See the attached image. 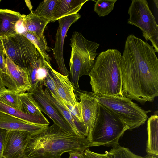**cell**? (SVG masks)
Returning a JSON list of instances; mask_svg holds the SVG:
<instances>
[{
	"instance_id": "cell-1",
	"label": "cell",
	"mask_w": 158,
	"mask_h": 158,
	"mask_svg": "<svg viewBox=\"0 0 158 158\" xmlns=\"http://www.w3.org/2000/svg\"><path fill=\"white\" fill-rule=\"evenodd\" d=\"M152 46L133 34L125 41L120 61L124 95L142 104L158 96V59Z\"/></svg>"
},
{
	"instance_id": "cell-2",
	"label": "cell",
	"mask_w": 158,
	"mask_h": 158,
	"mask_svg": "<svg viewBox=\"0 0 158 158\" xmlns=\"http://www.w3.org/2000/svg\"><path fill=\"white\" fill-rule=\"evenodd\" d=\"M90 147L86 137L70 135L53 123L30 135L24 155L27 158H61L64 153L84 150Z\"/></svg>"
},
{
	"instance_id": "cell-3",
	"label": "cell",
	"mask_w": 158,
	"mask_h": 158,
	"mask_svg": "<svg viewBox=\"0 0 158 158\" xmlns=\"http://www.w3.org/2000/svg\"><path fill=\"white\" fill-rule=\"evenodd\" d=\"M121 56L120 52L116 49H108L98 56L89 75L92 92L107 96H124L120 69Z\"/></svg>"
},
{
	"instance_id": "cell-4",
	"label": "cell",
	"mask_w": 158,
	"mask_h": 158,
	"mask_svg": "<svg viewBox=\"0 0 158 158\" xmlns=\"http://www.w3.org/2000/svg\"><path fill=\"white\" fill-rule=\"evenodd\" d=\"M71 47L69 77L74 88L80 89L79 81L81 76H89L96 60L97 50L100 44L86 39L75 31L70 39Z\"/></svg>"
},
{
	"instance_id": "cell-5",
	"label": "cell",
	"mask_w": 158,
	"mask_h": 158,
	"mask_svg": "<svg viewBox=\"0 0 158 158\" xmlns=\"http://www.w3.org/2000/svg\"><path fill=\"white\" fill-rule=\"evenodd\" d=\"M99 104L98 118L86 138L90 147H115L129 128L111 110Z\"/></svg>"
},
{
	"instance_id": "cell-6",
	"label": "cell",
	"mask_w": 158,
	"mask_h": 158,
	"mask_svg": "<svg viewBox=\"0 0 158 158\" xmlns=\"http://www.w3.org/2000/svg\"><path fill=\"white\" fill-rule=\"evenodd\" d=\"M87 94L106 107L116 115L128 128L132 130L144 124L151 110H145L125 96H110L86 91Z\"/></svg>"
},
{
	"instance_id": "cell-7",
	"label": "cell",
	"mask_w": 158,
	"mask_h": 158,
	"mask_svg": "<svg viewBox=\"0 0 158 158\" xmlns=\"http://www.w3.org/2000/svg\"><path fill=\"white\" fill-rule=\"evenodd\" d=\"M0 40L5 56L24 69L28 71L40 56L35 45L20 33Z\"/></svg>"
},
{
	"instance_id": "cell-8",
	"label": "cell",
	"mask_w": 158,
	"mask_h": 158,
	"mask_svg": "<svg viewBox=\"0 0 158 158\" xmlns=\"http://www.w3.org/2000/svg\"><path fill=\"white\" fill-rule=\"evenodd\" d=\"M128 13L127 23L139 28L146 42L150 40L158 25L147 0H132Z\"/></svg>"
},
{
	"instance_id": "cell-9",
	"label": "cell",
	"mask_w": 158,
	"mask_h": 158,
	"mask_svg": "<svg viewBox=\"0 0 158 158\" xmlns=\"http://www.w3.org/2000/svg\"><path fill=\"white\" fill-rule=\"evenodd\" d=\"M6 74L2 73V79L8 89L16 94L29 92L32 89L28 71L15 64L5 56Z\"/></svg>"
},
{
	"instance_id": "cell-10",
	"label": "cell",
	"mask_w": 158,
	"mask_h": 158,
	"mask_svg": "<svg viewBox=\"0 0 158 158\" xmlns=\"http://www.w3.org/2000/svg\"><path fill=\"white\" fill-rule=\"evenodd\" d=\"M81 17V15L77 13L64 17L58 20L59 26L56 35L54 48L52 50L60 73L64 75H69V71L65 66L64 58L65 38L71 26Z\"/></svg>"
},
{
	"instance_id": "cell-11",
	"label": "cell",
	"mask_w": 158,
	"mask_h": 158,
	"mask_svg": "<svg viewBox=\"0 0 158 158\" xmlns=\"http://www.w3.org/2000/svg\"><path fill=\"white\" fill-rule=\"evenodd\" d=\"M43 85L39 83L29 92L31 93L40 109L48 116L56 124L67 133L77 135L69 124L46 96Z\"/></svg>"
},
{
	"instance_id": "cell-12",
	"label": "cell",
	"mask_w": 158,
	"mask_h": 158,
	"mask_svg": "<svg viewBox=\"0 0 158 158\" xmlns=\"http://www.w3.org/2000/svg\"><path fill=\"white\" fill-rule=\"evenodd\" d=\"M31 134L21 130L8 131L2 155L3 158H20L24 155L25 149Z\"/></svg>"
},
{
	"instance_id": "cell-13",
	"label": "cell",
	"mask_w": 158,
	"mask_h": 158,
	"mask_svg": "<svg viewBox=\"0 0 158 158\" xmlns=\"http://www.w3.org/2000/svg\"><path fill=\"white\" fill-rule=\"evenodd\" d=\"M74 91L76 95L79 97L80 100L83 124L88 136L98 118L99 104L88 95L86 91L75 89Z\"/></svg>"
},
{
	"instance_id": "cell-14",
	"label": "cell",
	"mask_w": 158,
	"mask_h": 158,
	"mask_svg": "<svg viewBox=\"0 0 158 158\" xmlns=\"http://www.w3.org/2000/svg\"><path fill=\"white\" fill-rule=\"evenodd\" d=\"M48 68L61 99L70 105L75 106L77 101L74 88L69 79V75H64L56 71L49 63Z\"/></svg>"
},
{
	"instance_id": "cell-15",
	"label": "cell",
	"mask_w": 158,
	"mask_h": 158,
	"mask_svg": "<svg viewBox=\"0 0 158 158\" xmlns=\"http://www.w3.org/2000/svg\"><path fill=\"white\" fill-rule=\"evenodd\" d=\"M48 126L30 123L8 114L0 112V128L8 131H26L31 135L37 134Z\"/></svg>"
},
{
	"instance_id": "cell-16",
	"label": "cell",
	"mask_w": 158,
	"mask_h": 158,
	"mask_svg": "<svg viewBox=\"0 0 158 158\" xmlns=\"http://www.w3.org/2000/svg\"><path fill=\"white\" fill-rule=\"evenodd\" d=\"M24 15L7 9H0V38L18 33L17 26Z\"/></svg>"
},
{
	"instance_id": "cell-17",
	"label": "cell",
	"mask_w": 158,
	"mask_h": 158,
	"mask_svg": "<svg viewBox=\"0 0 158 158\" xmlns=\"http://www.w3.org/2000/svg\"><path fill=\"white\" fill-rule=\"evenodd\" d=\"M148 139L146 151L148 154L158 155V114L156 111L147 121Z\"/></svg>"
},
{
	"instance_id": "cell-18",
	"label": "cell",
	"mask_w": 158,
	"mask_h": 158,
	"mask_svg": "<svg viewBox=\"0 0 158 158\" xmlns=\"http://www.w3.org/2000/svg\"><path fill=\"white\" fill-rule=\"evenodd\" d=\"M50 21L40 17L33 12L27 15H24L21 26L24 31L33 33L40 38Z\"/></svg>"
},
{
	"instance_id": "cell-19",
	"label": "cell",
	"mask_w": 158,
	"mask_h": 158,
	"mask_svg": "<svg viewBox=\"0 0 158 158\" xmlns=\"http://www.w3.org/2000/svg\"><path fill=\"white\" fill-rule=\"evenodd\" d=\"M88 0H57L56 7V20L77 13Z\"/></svg>"
},
{
	"instance_id": "cell-20",
	"label": "cell",
	"mask_w": 158,
	"mask_h": 158,
	"mask_svg": "<svg viewBox=\"0 0 158 158\" xmlns=\"http://www.w3.org/2000/svg\"><path fill=\"white\" fill-rule=\"evenodd\" d=\"M0 112L9 114L27 123L48 126L50 122L44 116L28 114L0 102Z\"/></svg>"
},
{
	"instance_id": "cell-21",
	"label": "cell",
	"mask_w": 158,
	"mask_h": 158,
	"mask_svg": "<svg viewBox=\"0 0 158 158\" xmlns=\"http://www.w3.org/2000/svg\"><path fill=\"white\" fill-rule=\"evenodd\" d=\"M19 97L20 111L28 114L44 116L31 93L20 94Z\"/></svg>"
},
{
	"instance_id": "cell-22",
	"label": "cell",
	"mask_w": 158,
	"mask_h": 158,
	"mask_svg": "<svg viewBox=\"0 0 158 158\" xmlns=\"http://www.w3.org/2000/svg\"><path fill=\"white\" fill-rule=\"evenodd\" d=\"M44 92L48 100L55 106L69 124L75 134L77 135L80 136L74 119L61 101V99L59 100L56 99L47 88L44 90Z\"/></svg>"
},
{
	"instance_id": "cell-23",
	"label": "cell",
	"mask_w": 158,
	"mask_h": 158,
	"mask_svg": "<svg viewBox=\"0 0 158 158\" xmlns=\"http://www.w3.org/2000/svg\"><path fill=\"white\" fill-rule=\"evenodd\" d=\"M20 33L28 39L35 45L40 54L51 65V58L47 52V51H50V49L48 46L44 34L40 38L33 33L25 31H23Z\"/></svg>"
},
{
	"instance_id": "cell-24",
	"label": "cell",
	"mask_w": 158,
	"mask_h": 158,
	"mask_svg": "<svg viewBox=\"0 0 158 158\" xmlns=\"http://www.w3.org/2000/svg\"><path fill=\"white\" fill-rule=\"evenodd\" d=\"M57 2V0H44L39 3L34 13L50 22H54L56 21L55 10Z\"/></svg>"
},
{
	"instance_id": "cell-25",
	"label": "cell",
	"mask_w": 158,
	"mask_h": 158,
	"mask_svg": "<svg viewBox=\"0 0 158 158\" xmlns=\"http://www.w3.org/2000/svg\"><path fill=\"white\" fill-rule=\"evenodd\" d=\"M117 0H98L96 1L94 10L99 17H104L114 9Z\"/></svg>"
},
{
	"instance_id": "cell-26",
	"label": "cell",
	"mask_w": 158,
	"mask_h": 158,
	"mask_svg": "<svg viewBox=\"0 0 158 158\" xmlns=\"http://www.w3.org/2000/svg\"><path fill=\"white\" fill-rule=\"evenodd\" d=\"M19 95L7 89L0 94V102L20 111Z\"/></svg>"
},
{
	"instance_id": "cell-27",
	"label": "cell",
	"mask_w": 158,
	"mask_h": 158,
	"mask_svg": "<svg viewBox=\"0 0 158 158\" xmlns=\"http://www.w3.org/2000/svg\"><path fill=\"white\" fill-rule=\"evenodd\" d=\"M108 153L110 158H144L135 154L128 148L119 144L113 147Z\"/></svg>"
},
{
	"instance_id": "cell-28",
	"label": "cell",
	"mask_w": 158,
	"mask_h": 158,
	"mask_svg": "<svg viewBox=\"0 0 158 158\" xmlns=\"http://www.w3.org/2000/svg\"><path fill=\"white\" fill-rule=\"evenodd\" d=\"M48 63H47L48 73L47 76L43 81V85L46 86L56 99L60 100L61 99L57 92L54 82L50 74L48 69Z\"/></svg>"
},
{
	"instance_id": "cell-29",
	"label": "cell",
	"mask_w": 158,
	"mask_h": 158,
	"mask_svg": "<svg viewBox=\"0 0 158 158\" xmlns=\"http://www.w3.org/2000/svg\"><path fill=\"white\" fill-rule=\"evenodd\" d=\"M84 158H110L108 151H106L104 154L95 153L87 148L84 151Z\"/></svg>"
},
{
	"instance_id": "cell-30",
	"label": "cell",
	"mask_w": 158,
	"mask_h": 158,
	"mask_svg": "<svg viewBox=\"0 0 158 158\" xmlns=\"http://www.w3.org/2000/svg\"><path fill=\"white\" fill-rule=\"evenodd\" d=\"M5 56L0 40V68L2 73L6 74L7 71L5 63Z\"/></svg>"
},
{
	"instance_id": "cell-31",
	"label": "cell",
	"mask_w": 158,
	"mask_h": 158,
	"mask_svg": "<svg viewBox=\"0 0 158 158\" xmlns=\"http://www.w3.org/2000/svg\"><path fill=\"white\" fill-rule=\"evenodd\" d=\"M8 131V130L0 128V158H2L4 145Z\"/></svg>"
},
{
	"instance_id": "cell-32",
	"label": "cell",
	"mask_w": 158,
	"mask_h": 158,
	"mask_svg": "<svg viewBox=\"0 0 158 158\" xmlns=\"http://www.w3.org/2000/svg\"><path fill=\"white\" fill-rule=\"evenodd\" d=\"M152 46L154 48L155 52H158V28H157L150 38Z\"/></svg>"
},
{
	"instance_id": "cell-33",
	"label": "cell",
	"mask_w": 158,
	"mask_h": 158,
	"mask_svg": "<svg viewBox=\"0 0 158 158\" xmlns=\"http://www.w3.org/2000/svg\"><path fill=\"white\" fill-rule=\"evenodd\" d=\"M84 151H80L69 153V158H84Z\"/></svg>"
},
{
	"instance_id": "cell-34",
	"label": "cell",
	"mask_w": 158,
	"mask_h": 158,
	"mask_svg": "<svg viewBox=\"0 0 158 158\" xmlns=\"http://www.w3.org/2000/svg\"><path fill=\"white\" fill-rule=\"evenodd\" d=\"M2 72L0 68V94L6 90L2 79Z\"/></svg>"
},
{
	"instance_id": "cell-35",
	"label": "cell",
	"mask_w": 158,
	"mask_h": 158,
	"mask_svg": "<svg viewBox=\"0 0 158 158\" xmlns=\"http://www.w3.org/2000/svg\"><path fill=\"white\" fill-rule=\"evenodd\" d=\"M144 157V158H158V155L148 154Z\"/></svg>"
},
{
	"instance_id": "cell-36",
	"label": "cell",
	"mask_w": 158,
	"mask_h": 158,
	"mask_svg": "<svg viewBox=\"0 0 158 158\" xmlns=\"http://www.w3.org/2000/svg\"><path fill=\"white\" fill-rule=\"evenodd\" d=\"M153 1L154 2V3L156 5V7L157 8H158V1L157 0H153Z\"/></svg>"
},
{
	"instance_id": "cell-37",
	"label": "cell",
	"mask_w": 158,
	"mask_h": 158,
	"mask_svg": "<svg viewBox=\"0 0 158 158\" xmlns=\"http://www.w3.org/2000/svg\"><path fill=\"white\" fill-rule=\"evenodd\" d=\"M20 158H27L24 155H23V156L20 157Z\"/></svg>"
},
{
	"instance_id": "cell-38",
	"label": "cell",
	"mask_w": 158,
	"mask_h": 158,
	"mask_svg": "<svg viewBox=\"0 0 158 158\" xmlns=\"http://www.w3.org/2000/svg\"><path fill=\"white\" fill-rule=\"evenodd\" d=\"M1 0H0V2H1Z\"/></svg>"
}]
</instances>
